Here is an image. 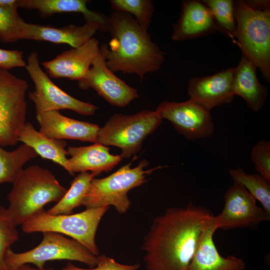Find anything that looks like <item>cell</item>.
I'll use <instances>...</instances> for the list:
<instances>
[{"mask_svg":"<svg viewBox=\"0 0 270 270\" xmlns=\"http://www.w3.org/2000/svg\"><path fill=\"white\" fill-rule=\"evenodd\" d=\"M214 215L207 208L189 204L172 207L156 216L141 249L148 270H188L202 232Z\"/></svg>","mask_w":270,"mask_h":270,"instance_id":"obj_1","label":"cell"},{"mask_svg":"<svg viewBox=\"0 0 270 270\" xmlns=\"http://www.w3.org/2000/svg\"><path fill=\"white\" fill-rule=\"evenodd\" d=\"M107 32L111 36L110 46L104 44L100 49L112 72L136 74L142 80L146 74L160 69L164 52L132 16L114 10L108 16Z\"/></svg>","mask_w":270,"mask_h":270,"instance_id":"obj_2","label":"cell"},{"mask_svg":"<svg viewBox=\"0 0 270 270\" xmlns=\"http://www.w3.org/2000/svg\"><path fill=\"white\" fill-rule=\"evenodd\" d=\"M8 195V214L16 226L22 225L50 202H58L67 189L49 170L30 166L22 169Z\"/></svg>","mask_w":270,"mask_h":270,"instance_id":"obj_3","label":"cell"},{"mask_svg":"<svg viewBox=\"0 0 270 270\" xmlns=\"http://www.w3.org/2000/svg\"><path fill=\"white\" fill-rule=\"evenodd\" d=\"M234 38L242 56L270 80V9L254 7L247 1H234Z\"/></svg>","mask_w":270,"mask_h":270,"instance_id":"obj_4","label":"cell"},{"mask_svg":"<svg viewBox=\"0 0 270 270\" xmlns=\"http://www.w3.org/2000/svg\"><path fill=\"white\" fill-rule=\"evenodd\" d=\"M111 174L101 178H94L82 202L86 208L113 206L120 214L126 213L131 205L128 192L148 181L146 176L156 170L166 166H160L148 170L144 168L149 163L146 160L140 161L133 168V160Z\"/></svg>","mask_w":270,"mask_h":270,"instance_id":"obj_5","label":"cell"},{"mask_svg":"<svg viewBox=\"0 0 270 270\" xmlns=\"http://www.w3.org/2000/svg\"><path fill=\"white\" fill-rule=\"evenodd\" d=\"M110 206L86 208L75 214L52 215L44 210L24 222L22 230L25 233L54 232L76 240L96 256L100 250L96 242L99 224Z\"/></svg>","mask_w":270,"mask_h":270,"instance_id":"obj_6","label":"cell"},{"mask_svg":"<svg viewBox=\"0 0 270 270\" xmlns=\"http://www.w3.org/2000/svg\"><path fill=\"white\" fill-rule=\"evenodd\" d=\"M162 120L156 110H144L131 115L114 114L100 128L98 142L116 146L121 150L123 158H130L140 150L144 140Z\"/></svg>","mask_w":270,"mask_h":270,"instance_id":"obj_7","label":"cell"},{"mask_svg":"<svg viewBox=\"0 0 270 270\" xmlns=\"http://www.w3.org/2000/svg\"><path fill=\"white\" fill-rule=\"evenodd\" d=\"M40 244L34 248L22 252H14L8 248L4 260L8 270L18 266L32 264L38 268H44L46 262L56 260H76L83 262L90 268L96 266L98 256H95L81 244L59 233L43 232Z\"/></svg>","mask_w":270,"mask_h":270,"instance_id":"obj_8","label":"cell"},{"mask_svg":"<svg viewBox=\"0 0 270 270\" xmlns=\"http://www.w3.org/2000/svg\"><path fill=\"white\" fill-rule=\"evenodd\" d=\"M24 68L34 85V90L28 93V97L34 104L36 114L67 109L81 115L92 116L98 109L96 106L80 100L56 85L42 70L36 52L30 54Z\"/></svg>","mask_w":270,"mask_h":270,"instance_id":"obj_9","label":"cell"},{"mask_svg":"<svg viewBox=\"0 0 270 270\" xmlns=\"http://www.w3.org/2000/svg\"><path fill=\"white\" fill-rule=\"evenodd\" d=\"M28 84L10 70L0 68V146H14L26 123Z\"/></svg>","mask_w":270,"mask_h":270,"instance_id":"obj_10","label":"cell"},{"mask_svg":"<svg viewBox=\"0 0 270 270\" xmlns=\"http://www.w3.org/2000/svg\"><path fill=\"white\" fill-rule=\"evenodd\" d=\"M156 110L162 119L170 121L176 130L188 140L206 138L214 132V124L210 112L190 100H165Z\"/></svg>","mask_w":270,"mask_h":270,"instance_id":"obj_11","label":"cell"},{"mask_svg":"<svg viewBox=\"0 0 270 270\" xmlns=\"http://www.w3.org/2000/svg\"><path fill=\"white\" fill-rule=\"evenodd\" d=\"M222 212L215 216L218 229L230 230L251 228L270 220L256 200L242 185L234 182L225 192Z\"/></svg>","mask_w":270,"mask_h":270,"instance_id":"obj_12","label":"cell"},{"mask_svg":"<svg viewBox=\"0 0 270 270\" xmlns=\"http://www.w3.org/2000/svg\"><path fill=\"white\" fill-rule=\"evenodd\" d=\"M107 66L100 49L84 77L78 81L80 88H90L113 106L122 108L138 97L137 90L118 78Z\"/></svg>","mask_w":270,"mask_h":270,"instance_id":"obj_13","label":"cell"},{"mask_svg":"<svg viewBox=\"0 0 270 270\" xmlns=\"http://www.w3.org/2000/svg\"><path fill=\"white\" fill-rule=\"evenodd\" d=\"M18 28L21 40L45 41L56 44H67L78 48L100 31L95 24L86 22L81 26L69 24L62 27L28 23L20 16Z\"/></svg>","mask_w":270,"mask_h":270,"instance_id":"obj_14","label":"cell"},{"mask_svg":"<svg viewBox=\"0 0 270 270\" xmlns=\"http://www.w3.org/2000/svg\"><path fill=\"white\" fill-rule=\"evenodd\" d=\"M234 68L222 70L214 74L191 78L188 82L190 100L208 111L214 107L232 102Z\"/></svg>","mask_w":270,"mask_h":270,"instance_id":"obj_15","label":"cell"},{"mask_svg":"<svg viewBox=\"0 0 270 270\" xmlns=\"http://www.w3.org/2000/svg\"><path fill=\"white\" fill-rule=\"evenodd\" d=\"M98 40L93 37L81 46L72 48L54 58L42 62L48 75L54 78L82 79L100 52Z\"/></svg>","mask_w":270,"mask_h":270,"instance_id":"obj_16","label":"cell"},{"mask_svg":"<svg viewBox=\"0 0 270 270\" xmlns=\"http://www.w3.org/2000/svg\"><path fill=\"white\" fill-rule=\"evenodd\" d=\"M39 132L52 139H70L98 142L100 128L96 124L65 116L58 110L36 114Z\"/></svg>","mask_w":270,"mask_h":270,"instance_id":"obj_17","label":"cell"},{"mask_svg":"<svg viewBox=\"0 0 270 270\" xmlns=\"http://www.w3.org/2000/svg\"><path fill=\"white\" fill-rule=\"evenodd\" d=\"M218 230L213 216L204 227L188 270H244V260L234 256H222L214 242V234Z\"/></svg>","mask_w":270,"mask_h":270,"instance_id":"obj_18","label":"cell"},{"mask_svg":"<svg viewBox=\"0 0 270 270\" xmlns=\"http://www.w3.org/2000/svg\"><path fill=\"white\" fill-rule=\"evenodd\" d=\"M222 32L209 8L198 0H186L182 4L180 16L173 26L171 38L182 41L216 32Z\"/></svg>","mask_w":270,"mask_h":270,"instance_id":"obj_19","label":"cell"},{"mask_svg":"<svg viewBox=\"0 0 270 270\" xmlns=\"http://www.w3.org/2000/svg\"><path fill=\"white\" fill-rule=\"evenodd\" d=\"M110 148L100 143L82 146H69L67 149L70 174L91 171L96 176L112 170L123 158L121 154L114 155Z\"/></svg>","mask_w":270,"mask_h":270,"instance_id":"obj_20","label":"cell"},{"mask_svg":"<svg viewBox=\"0 0 270 270\" xmlns=\"http://www.w3.org/2000/svg\"><path fill=\"white\" fill-rule=\"evenodd\" d=\"M87 0H17L18 8L37 10L44 18L62 12L82 14L86 22L95 24L100 31L107 32L108 16L88 8Z\"/></svg>","mask_w":270,"mask_h":270,"instance_id":"obj_21","label":"cell"},{"mask_svg":"<svg viewBox=\"0 0 270 270\" xmlns=\"http://www.w3.org/2000/svg\"><path fill=\"white\" fill-rule=\"evenodd\" d=\"M256 68L252 63L242 56L234 68L232 81L234 96L244 98L248 107L255 112L262 108L268 96V88L259 82Z\"/></svg>","mask_w":270,"mask_h":270,"instance_id":"obj_22","label":"cell"},{"mask_svg":"<svg viewBox=\"0 0 270 270\" xmlns=\"http://www.w3.org/2000/svg\"><path fill=\"white\" fill-rule=\"evenodd\" d=\"M18 140L28 146L42 158L51 160L60 164L70 174L66 142L62 140L49 138L37 131L32 124L27 122L21 128Z\"/></svg>","mask_w":270,"mask_h":270,"instance_id":"obj_23","label":"cell"},{"mask_svg":"<svg viewBox=\"0 0 270 270\" xmlns=\"http://www.w3.org/2000/svg\"><path fill=\"white\" fill-rule=\"evenodd\" d=\"M96 176L88 172H80L71 182L65 194L52 208L46 210L52 215L69 214L76 208L82 206V202L90 182Z\"/></svg>","mask_w":270,"mask_h":270,"instance_id":"obj_24","label":"cell"},{"mask_svg":"<svg viewBox=\"0 0 270 270\" xmlns=\"http://www.w3.org/2000/svg\"><path fill=\"white\" fill-rule=\"evenodd\" d=\"M38 156L33 148L25 144L11 152L0 146V184L12 183L24 164Z\"/></svg>","mask_w":270,"mask_h":270,"instance_id":"obj_25","label":"cell"},{"mask_svg":"<svg viewBox=\"0 0 270 270\" xmlns=\"http://www.w3.org/2000/svg\"><path fill=\"white\" fill-rule=\"evenodd\" d=\"M234 182L243 186L270 216V181L260 174H247L241 168L228 169Z\"/></svg>","mask_w":270,"mask_h":270,"instance_id":"obj_26","label":"cell"},{"mask_svg":"<svg viewBox=\"0 0 270 270\" xmlns=\"http://www.w3.org/2000/svg\"><path fill=\"white\" fill-rule=\"evenodd\" d=\"M109 2L114 10L132 16L140 26L148 32L154 10L152 0H110Z\"/></svg>","mask_w":270,"mask_h":270,"instance_id":"obj_27","label":"cell"},{"mask_svg":"<svg viewBox=\"0 0 270 270\" xmlns=\"http://www.w3.org/2000/svg\"><path fill=\"white\" fill-rule=\"evenodd\" d=\"M222 32L234 39L236 28L234 1L232 0H204Z\"/></svg>","mask_w":270,"mask_h":270,"instance_id":"obj_28","label":"cell"},{"mask_svg":"<svg viewBox=\"0 0 270 270\" xmlns=\"http://www.w3.org/2000/svg\"><path fill=\"white\" fill-rule=\"evenodd\" d=\"M16 5L0 4V42L12 43L21 40Z\"/></svg>","mask_w":270,"mask_h":270,"instance_id":"obj_29","label":"cell"},{"mask_svg":"<svg viewBox=\"0 0 270 270\" xmlns=\"http://www.w3.org/2000/svg\"><path fill=\"white\" fill-rule=\"evenodd\" d=\"M6 208L0 206V270H8L4 260L7 250L19 239V234Z\"/></svg>","mask_w":270,"mask_h":270,"instance_id":"obj_30","label":"cell"},{"mask_svg":"<svg viewBox=\"0 0 270 270\" xmlns=\"http://www.w3.org/2000/svg\"><path fill=\"white\" fill-rule=\"evenodd\" d=\"M251 159L259 174L270 181V142H258L252 148Z\"/></svg>","mask_w":270,"mask_h":270,"instance_id":"obj_31","label":"cell"},{"mask_svg":"<svg viewBox=\"0 0 270 270\" xmlns=\"http://www.w3.org/2000/svg\"><path fill=\"white\" fill-rule=\"evenodd\" d=\"M140 267L139 264H124L116 262L114 258L104 254L98 256L96 266L90 268H78L70 262L62 268V270H138Z\"/></svg>","mask_w":270,"mask_h":270,"instance_id":"obj_32","label":"cell"},{"mask_svg":"<svg viewBox=\"0 0 270 270\" xmlns=\"http://www.w3.org/2000/svg\"><path fill=\"white\" fill-rule=\"evenodd\" d=\"M23 52L17 50L0 48V68L10 70L15 68L25 67Z\"/></svg>","mask_w":270,"mask_h":270,"instance_id":"obj_33","label":"cell"},{"mask_svg":"<svg viewBox=\"0 0 270 270\" xmlns=\"http://www.w3.org/2000/svg\"><path fill=\"white\" fill-rule=\"evenodd\" d=\"M14 270H54L52 268H32L28 264H24L18 266Z\"/></svg>","mask_w":270,"mask_h":270,"instance_id":"obj_34","label":"cell"}]
</instances>
